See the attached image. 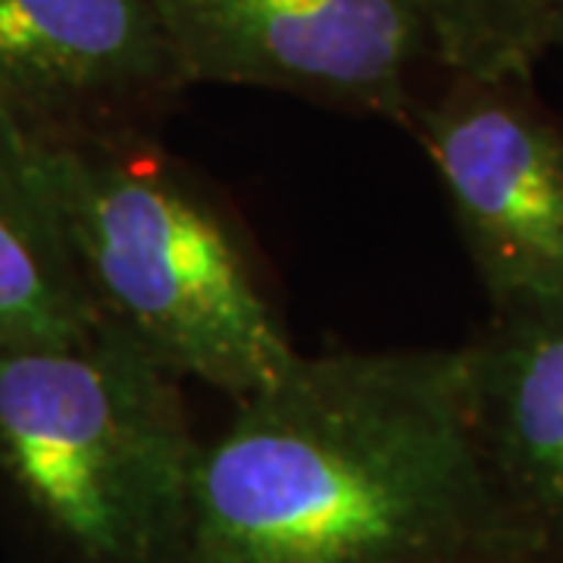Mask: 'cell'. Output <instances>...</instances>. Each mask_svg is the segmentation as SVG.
Here are the masks:
<instances>
[{
    "label": "cell",
    "mask_w": 563,
    "mask_h": 563,
    "mask_svg": "<svg viewBox=\"0 0 563 563\" xmlns=\"http://www.w3.org/2000/svg\"><path fill=\"white\" fill-rule=\"evenodd\" d=\"M95 325L25 141L0 113V347L81 342Z\"/></svg>",
    "instance_id": "8"
},
{
    "label": "cell",
    "mask_w": 563,
    "mask_h": 563,
    "mask_svg": "<svg viewBox=\"0 0 563 563\" xmlns=\"http://www.w3.org/2000/svg\"><path fill=\"white\" fill-rule=\"evenodd\" d=\"M188 88L239 85L407 122L435 57L420 0H151Z\"/></svg>",
    "instance_id": "4"
},
{
    "label": "cell",
    "mask_w": 563,
    "mask_h": 563,
    "mask_svg": "<svg viewBox=\"0 0 563 563\" xmlns=\"http://www.w3.org/2000/svg\"><path fill=\"white\" fill-rule=\"evenodd\" d=\"M435 60L473 79L532 81L558 47L563 0H420Z\"/></svg>",
    "instance_id": "9"
},
{
    "label": "cell",
    "mask_w": 563,
    "mask_h": 563,
    "mask_svg": "<svg viewBox=\"0 0 563 563\" xmlns=\"http://www.w3.org/2000/svg\"><path fill=\"white\" fill-rule=\"evenodd\" d=\"M461 351L295 361L201 448L188 563H526Z\"/></svg>",
    "instance_id": "1"
},
{
    "label": "cell",
    "mask_w": 563,
    "mask_h": 563,
    "mask_svg": "<svg viewBox=\"0 0 563 563\" xmlns=\"http://www.w3.org/2000/svg\"><path fill=\"white\" fill-rule=\"evenodd\" d=\"M185 91L151 0H0V113L22 132H151Z\"/></svg>",
    "instance_id": "6"
},
{
    "label": "cell",
    "mask_w": 563,
    "mask_h": 563,
    "mask_svg": "<svg viewBox=\"0 0 563 563\" xmlns=\"http://www.w3.org/2000/svg\"><path fill=\"white\" fill-rule=\"evenodd\" d=\"M201 448L181 379L110 325L0 347V492L66 563H188Z\"/></svg>",
    "instance_id": "3"
},
{
    "label": "cell",
    "mask_w": 563,
    "mask_h": 563,
    "mask_svg": "<svg viewBox=\"0 0 563 563\" xmlns=\"http://www.w3.org/2000/svg\"><path fill=\"white\" fill-rule=\"evenodd\" d=\"M20 135L98 325L235 401L301 354L239 220L151 132Z\"/></svg>",
    "instance_id": "2"
},
{
    "label": "cell",
    "mask_w": 563,
    "mask_h": 563,
    "mask_svg": "<svg viewBox=\"0 0 563 563\" xmlns=\"http://www.w3.org/2000/svg\"><path fill=\"white\" fill-rule=\"evenodd\" d=\"M407 125L442 179L492 307L563 291V120L523 79L451 73Z\"/></svg>",
    "instance_id": "5"
},
{
    "label": "cell",
    "mask_w": 563,
    "mask_h": 563,
    "mask_svg": "<svg viewBox=\"0 0 563 563\" xmlns=\"http://www.w3.org/2000/svg\"><path fill=\"white\" fill-rule=\"evenodd\" d=\"M558 47L563 51V25H561V35H558Z\"/></svg>",
    "instance_id": "10"
},
{
    "label": "cell",
    "mask_w": 563,
    "mask_h": 563,
    "mask_svg": "<svg viewBox=\"0 0 563 563\" xmlns=\"http://www.w3.org/2000/svg\"><path fill=\"white\" fill-rule=\"evenodd\" d=\"M457 351L492 479L536 554L563 551V291L498 303Z\"/></svg>",
    "instance_id": "7"
}]
</instances>
